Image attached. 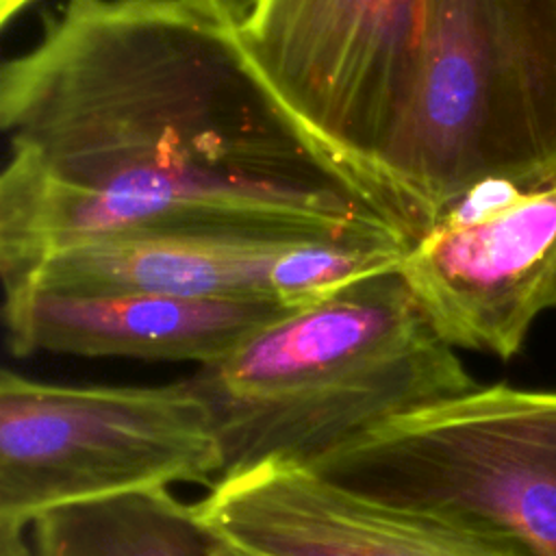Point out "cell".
<instances>
[{
    "mask_svg": "<svg viewBox=\"0 0 556 556\" xmlns=\"http://www.w3.org/2000/svg\"><path fill=\"white\" fill-rule=\"evenodd\" d=\"M222 478V447L189 378L76 387L0 376V530H28L61 504Z\"/></svg>",
    "mask_w": 556,
    "mask_h": 556,
    "instance_id": "5b68a950",
    "label": "cell"
},
{
    "mask_svg": "<svg viewBox=\"0 0 556 556\" xmlns=\"http://www.w3.org/2000/svg\"><path fill=\"white\" fill-rule=\"evenodd\" d=\"M419 15L421 0H252L235 35L311 137L391 193L384 163L408 98Z\"/></svg>",
    "mask_w": 556,
    "mask_h": 556,
    "instance_id": "8992f818",
    "label": "cell"
},
{
    "mask_svg": "<svg viewBox=\"0 0 556 556\" xmlns=\"http://www.w3.org/2000/svg\"><path fill=\"white\" fill-rule=\"evenodd\" d=\"M33 0H0V26H7Z\"/></svg>",
    "mask_w": 556,
    "mask_h": 556,
    "instance_id": "9a60e30c",
    "label": "cell"
},
{
    "mask_svg": "<svg viewBox=\"0 0 556 556\" xmlns=\"http://www.w3.org/2000/svg\"><path fill=\"white\" fill-rule=\"evenodd\" d=\"M0 556H35L28 530H0Z\"/></svg>",
    "mask_w": 556,
    "mask_h": 556,
    "instance_id": "7c38bea8",
    "label": "cell"
},
{
    "mask_svg": "<svg viewBox=\"0 0 556 556\" xmlns=\"http://www.w3.org/2000/svg\"><path fill=\"white\" fill-rule=\"evenodd\" d=\"M2 287L89 239L267 228L406 248L419 228L339 163L206 0H65L0 70Z\"/></svg>",
    "mask_w": 556,
    "mask_h": 556,
    "instance_id": "6da1fadb",
    "label": "cell"
},
{
    "mask_svg": "<svg viewBox=\"0 0 556 556\" xmlns=\"http://www.w3.org/2000/svg\"><path fill=\"white\" fill-rule=\"evenodd\" d=\"M287 306L269 300L193 298L154 291H78L43 285L4 289L7 343L37 352L211 365Z\"/></svg>",
    "mask_w": 556,
    "mask_h": 556,
    "instance_id": "30bf717a",
    "label": "cell"
},
{
    "mask_svg": "<svg viewBox=\"0 0 556 556\" xmlns=\"http://www.w3.org/2000/svg\"><path fill=\"white\" fill-rule=\"evenodd\" d=\"M193 510L215 536L265 556H504L456 528L289 460L224 476Z\"/></svg>",
    "mask_w": 556,
    "mask_h": 556,
    "instance_id": "9c48e42d",
    "label": "cell"
},
{
    "mask_svg": "<svg viewBox=\"0 0 556 556\" xmlns=\"http://www.w3.org/2000/svg\"><path fill=\"white\" fill-rule=\"evenodd\" d=\"M28 530L35 556H213L217 539L167 486L61 504Z\"/></svg>",
    "mask_w": 556,
    "mask_h": 556,
    "instance_id": "8fae6325",
    "label": "cell"
},
{
    "mask_svg": "<svg viewBox=\"0 0 556 556\" xmlns=\"http://www.w3.org/2000/svg\"><path fill=\"white\" fill-rule=\"evenodd\" d=\"M486 178L556 185V0H421L387 187L421 232Z\"/></svg>",
    "mask_w": 556,
    "mask_h": 556,
    "instance_id": "3957f363",
    "label": "cell"
},
{
    "mask_svg": "<svg viewBox=\"0 0 556 556\" xmlns=\"http://www.w3.org/2000/svg\"><path fill=\"white\" fill-rule=\"evenodd\" d=\"M189 382L208 408L224 476L263 460L315 465L478 387L397 269L287 311Z\"/></svg>",
    "mask_w": 556,
    "mask_h": 556,
    "instance_id": "7a4b0ae2",
    "label": "cell"
},
{
    "mask_svg": "<svg viewBox=\"0 0 556 556\" xmlns=\"http://www.w3.org/2000/svg\"><path fill=\"white\" fill-rule=\"evenodd\" d=\"M226 22H230V24H239L241 22V17L245 15V11H248V7H250V2L252 0H206Z\"/></svg>",
    "mask_w": 556,
    "mask_h": 556,
    "instance_id": "4fadbf2b",
    "label": "cell"
},
{
    "mask_svg": "<svg viewBox=\"0 0 556 556\" xmlns=\"http://www.w3.org/2000/svg\"><path fill=\"white\" fill-rule=\"evenodd\" d=\"M308 467L504 556H556V391L476 387Z\"/></svg>",
    "mask_w": 556,
    "mask_h": 556,
    "instance_id": "277c9868",
    "label": "cell"
},
{
    "mask_svg": "<svg viewBox=\"0 0 556 556\" xmlns=\"http://www.w3.org/2000/svg\"><path fill=\"white\" fill-rule=\"evenodd\" d=\"M213 556H265L261 552H254L245 545H239V543H232L228 539H215V545H213Z\"/></svg>",
    "mask_w": 556,
    "mask_h": 556,
    "instance_id": "5bb4252c",
    "label": "cell"
},
{
    "mask_svg": "<svg viewBox=\"0 0 556 556\" xmlns=\"http://www.w3.org/2000/svg\"><path fill=\"white\" fill-rule=\"evenodd\" d=\"M378 263L369 245L291 230H130L61 250L13 287L154 291L304 306L371 276Z\"/></svg>",
    "mask_w": 556,
    "mask_h": 556,
    "instance_id": "52a82bcc",
    "label": "cell"
},
{
    "mask_svg": "<svg viewBox=\"0 0 556 556\" xmlns=\"http://www.w3.org/2000/svg\"><path fill=\"white\" fill-rule=\"evenodd\" d=\"M397 271L445 343L513 358L556 308V185L471 219H432Z\"/></svg>",
    "mask_w": 556,
    "mask_h": 556,
    "instance_id": "ba28073f",
    "label": "cell"
}]
</instances>
